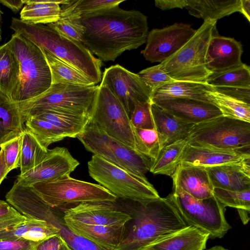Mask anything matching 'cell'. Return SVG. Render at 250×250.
I'll use <instances>...</instances> for the list:
<instances>
[{"label": "cell", "instance_id": "obj_1", "mask_svg": "<svg viewBox=\"0 0 250 250\" xmlns=\"http://www.w3.org/2000/svg\"><path fill=\"white\" fill-rule=\"evenodd\" d=\"M84 27L82 43L101 61H114L124 52L146 42L147 17L142 12L119 6L81 16Z\"/></svg>", "mask_w": 250, "mask_h": 250}, {"label": "cell", "instance_id": "obj_2", "mask_svg": "<svg viewBox=\"0 0 250 250\" xmlns=\"http://www.w3.org/2000/svg\"><path fill=\"white\" fill-rule=\"evenodd\" d=\"M131 202L127 212L132 219L116 250H143L189 226L167 196L145 203Z\"/></svg>", "mask_w": 250, "mask_h": 250}, {"label": "cell", "instance_id": "obj_3", "mask_svg": "<svg viewBox=\"0 0 250 250\" xmlns=\"http://www.w3.org/2000/svg\"><path fill=\"white\" fill-rule=\"evenodd\" d=\"M10 28L80 71L96 85L102 80V61L81 42L68 39L48 25L12 18Z\"/></svg>", "mask_w": 250, "mask_h": 250}, {"label": "cell", "instance_id": "obj_4", "mask_svg": "<svg viewBox=\"0 0 250 250\" xmlns=\"http://www.w3.org/2000/svg\"><path fill=\"white\" fill-rule=\"evenodd\" d=\"M8 43L20 65V83L13 101H27L47 90L52 85V76L42 48L17 33Z\"/></svg>", "mask_w": 250, "mask_h": 250}, {"label": "cell", "instance_id": "obj_5", "mask_svg": "<svg viewBox=\"0 0 250 250\" xmlns=\"http://www.w3.org/2000/svg\"><path fill=\"white\" fill-rule=\"evenodd\" d=\"M215 21H204L194 35L177 52L159 63L161 68L177 81L206 83L211 74L206 66V53L215 34Z\"/></svg>", "mask_w": 250, "mask_h": 250}, {"label": "cell", "instance_id": "obj_6", "mask_svg": "<svg viewBox=\"0 0 250 250\" xmlns=\"http://www.w3.org/2000/svg\"><path fill=\"white\" fill-rule=\"evenodd\" d=\"M99 85L52 84L45 92L27 101L17 103L27 118L44 110H54L89 115Z\"/></svg>", "mask_w": 250, "mask_h": 250}, {"label": "cell", "instance_id": "obj_7", "mask_svg": "<svg viewBox=\"0 0 250 250\" xmlns=\"http://www.w3.org/2000/svg\"><path fill=\"white\" fill-rule=\"evenodd\" d=\"M87 166L89 175L117 198L145 203L160 198L148 181L141 179L100 156L93 155Z\"/></svg>", "mask_w": 250, "mask_h": 250}, {"label": "cell", "instance_id": "obj_8", "mask_svg": "<svg viewBox=\"0 0 250 250\" xmlns=\"http://www.w3.org/2000/svg\"><path fill=\"white\" fill-rule=\"evenodd\" d=\"M173 192L167 197L188 226L208 234L209 238H222L231 228L225 217V207L214 196L194 198L173 183Z\"/></svg>", "mask_w": 250, "mask_h": 250}, {"label": "cell", "instance_id": "obj_9", "mask_svg": "<svg viewBox=\"0 0 250 250\" xmlns=\"http://www.w3.org/2000/svg\"><path fill=\"white\" fill-rule=\"evenodd\" d=\"M77 138L87 151L148 181L145 174L149 171L150 159L109 136L91 121Z\"/></svg>", "mask_w": 250, "mask_h": 250}, {"label": "cell", "instance_id": "obj_10", "mask_svg": "<svg viewBox=\"0 0 250 250\" xmlns=\"http://www.w3.org/2000/svg\"><path fill=\"white\" fill-rule=\"evenodd\" d=\"M188 144L250 152V123L223 115L194 125Z\"/></svg>", "mask_w": 250, "mask_h": 250}, {"label": "cell", "instance_id": "obj_11", "mask_svg": "<svg viewBox=\"0 0 250 250\" xmlns=\"http://www.w3.org/2000/svg\"><path fill=\"white\" fill-rule=\"evenodd\" d=\"M42 199L53 208L89 202L115 203L117 198L107 189L69 175L31 186Z\"/></svg>", "mask_w": 250, "mask_h": 250}, {"label": "cell", "instance_id": "obj_12", "mask_svg": "<svg viewBox=\"0 0 250 250\" xmlns=\"http://www.w3.org/2000/svg\"><path fill=\"white\" fill-rule=\"evenodd\" d=\"M90 121L109 136L136 150L129 117L118 100L104 85H99L90 113Z\"/></svg>", "mask_w": 250, "mask_h": 250}, {"label": "cell", "instance_id": "obj_13", "mask_svg": "<svg viewBox=\"0 0 250 250\" xmlns=\"http://www.w3.org/2000/svg\"><path fill=\"white\" fill-rule=\"evenodd\" d=\"M100 84L108 88L129 117L137 103L151 101L152 91L138 75L119 64L105 69Z\"/></svg>", "mask_w": 250, "mask_h": 250}, {"label": "cell", "instance_id": "obj_14", "mask_svg": "<svg viewBox=\"0 0 250 250\" xmlns=\"http://www.w3.org/2000/svg\"><path fill=\"white\" fill-rule=\"evenodd\" d=\"M195 32L191 25L183 23L153 29L148 32L141 53L147 61L161 63L180 50Z\"/></svg>", "mask_w": 250, "mask_h": 250}, {"label": "cell", "instance_id": "obj_15", "mask_svg": "<svg viewBox=\"0 0 250 250\" xmlns=\"http://www.w3.org/2000/svg\"><path fill=\"white\" fill-rule=\"evenodd\" d=\"M79 164L66 148L56 147L48 149L39 164L29 171L18 175L16 180L24 186L54 180L70 175Z\"/></svg>", "mask_w": 250, "mask_h": 250}, {"label": "cell", "instance_id": "obj_16", "mask_svg": "<svg viewBox=\"0 0 250 250\" xmlns=\"http://www.w3.org/2000/svg\"><path fill=\"white\" fill-rule=\"evenodd\" d=\"M110 202L81 203L66 209L62 219L89 225L120 227L126 225L132 216Z\"/></svg>", "mask_w": 250, "mask_h": 250}, {"label": "cell", "instance_id": "obj_17", "mask_svg": "<svg viewBox=\"0 0 250 250\" xmlns=\"http://www.w3.org/2000/svg\"><path fill=\"white\" fill-rule=\"evenodd\" d=\"M250 158V152L187 144L179 162V166L204 167L237 163Z\"/></svg>", "mask_w": 250, "mask_h": 250}, {"label": "cell", "instance_id": "obj_18", "mask_svg": "<svg viewBox=\"0 0 250 250\" xmlns=\"http://www.w3.org/2000/svg\"><path fill=\"white\" fill-rule=\"evenodd\" d=\"M243 48L233 38L214 34L211 38L206 53V66L211 73H218L241 65Z\"/></svg>", "mask_w": 250, "mask_h": 250}, {"label": "cell", "instance_id": "obj_19", "mask_svg": "<svg viewBox=\"0 0 250 250\" xmlns=\"http://www.w3.org/2000/svg\"><path fill=\"white\" fill-rule=\"evenodd\" d=\"M151 102L187 123L195 125L222 115L214 104L189 98H171Z\"/></svg>", "mask_w": 250, "mask_h": 250}, {"label": "cell", "instance_id": "obj_20", "mask_svg": "<svg viewBox=\"0 0 250 250\" xmlns=\"http://www.w3.org/2000/svg\"><path fill=\"white\" fill-rule=\"evenodd\" d=\"M62 223L73 234L92 243L100 250H116L127 228L126 225L110 227L86 224L66 219H63Z\"/></svg>", "mask_w": 250, "mask_h": 250}, {"label": "cell", "instance_id": "obj_21", "mask_svg": "<svg viewBox=\"0 0 250 250\" xmlns=\"http://www.w3.org/2000/svg\"><path fill=\"white\" fill-rule=\"evenodd\" d=\"M205 168L213 188L236 191L250 189V158Z\"/></svg>", "mask_w": 250, "mask_h": 250}, {"label": "cell", "instance_id": "obj_22", "mask_svg": "<svg viewBox=\"0 0 250 250\" xmlns=\"http://www.w3.org/2000/svg\"><path fill=\"white\" fill-rule=\"evenodd\" d=\"M173 183L195 199L202 200L213 196V187L205 167L178 166L171 176Z\"/></svg>", "mask_w": 250, "mask_h": 250}, {"label": "cell", "instance_id": "obj_23", "mask_svg": "<svg viewBox=\"0 0 250 250\" xmlns=\"http://www.w3.org/2000/svg\"><path fill=\"white\" fill-rule=\"evenodd\" d=\"M151 110L163 147L187 139L194 125L183 121L152 102Z\"/></svg>", "mask_w": 250, "mask_h": 250}, {"label": "cell", "instance_id": "obj_24", "mask_svg": "<svg viewBox=\"0 0 250 250\" xmlns=\"http://www.w3.org/2000/svg\"><path fill=\"white\" fill-rule=\"evenodd\" d=\"M208 238V234L189 226L143 250H204Z\"/></svg>", "mask_w": 250, "mask_h": 250}, {"label": "cell", "instance_id": "obj_25", "mask_svg": "<svg viewBox=\"0 0 250 250\" xmlns=\"http://www.w3.org/2000/svg\"><path fill=\"white\" fill-rule=\"evenodd\" d=\"M211 90H213V87L207 83L175 81L154 90L151 94V101L183 98L212 103L208 95V92Z\"/></svg>", "mask_w": 250, "mask_h": 250}, {"label": "cell", "instance_id": "obj_26", "mask_svg": "<svg viewBox=\"0 0 250 250\" xmlns=\"http://www.w3.org/2000/svg\"><path fill=\"white\" fill-rule=\"evenodd\" d=\"M25 128L17 104L0 91V146L21 136Z\"/></svg>", "mask_w": 250, "mask_h": 250}, {"label": "cell", "instance_id": "obj_27", "mask_svg": "<svg viewBox=\"0 0 250 250\" xmlns=\"http://www.w3.org/2000/svg\"><path fill=\"white\" fill-rule=\"evenodd\" d=\"M59 234L60 229L58 226L44 220L27 218L12 229L0 234V239L21 238L41 243Z\"/></svg>", "mask_w": 250, "mask_h": 250}, {"label": "cell", "instance_id": "obj_28", "mask_svg": "<svg viewBox=\"0 0 250 250\" xmlns=\"http://www.w3.org/2000/svg\"><path fill=\"white\" fill-rule=\"evenodd\" d=\"M240 0H188L186 8L190 15L204 21H217L240 11Z\"/></svg>", "mask_w": 250, "mask_h": 250}, {"label": "cell", "instance_id": "obj_29", "mask_svg": "<svg viewBox=\"0 0 250 250\" xmlns=\"http://www.w3.org/2000/svg\"><path fill=\"white\" fill-rule=\"evenodd\" d=\"M19 62L7 42L0 46V91L14 100L20 83Z\"/></svg>", "mask_w": 250, "mask_h": 250}, {"label": "cell", "instance_id": "obj_30", "mask_svg": "<svg viewBox=\"0 0 250 250\" xmlns=\"http://www.w3.org/2000/svg\"><path fill=\"white\" fill-rule=\"evenodd\" d=\"M31 117L51 123L65 133L67 137L71 138H77L82 134L90 121L89 115L49 110L40 112Z\"/></svg>", "mask_w": 250, "mask_h": 250}, {"label": "cell", "instance_id": "obj_31", "mask_svg": "<svg viewBox=\"0 0 250 250\" xmlns=\"http://www.w3.org/2000/svg\"><path fill=\"white\" fill-rule=\"evenodd\" d=\"M62 0H24L21 20L33 24H49L56 22L60 17Z\"/></svg>", "mask_w": 250, "mask_h": 250}, {"label": "cell", "instance_id": "obj_32", "mask_svg": "<svg viewBox=\"0 0 250 250\" xmlns=\"http://www.w3.org/2000/svg\"><path fill=\"white\" fill-rule=\"evenodd\" d=\"M187 144V139L163 147L151 160L149 171L171 177L179 166L180 158Z\"/></svg>", "mask_w": 250, "mask_h": 250}, {"label": "cell", "instance_id": "obj_33", "mask_svg": "<svg viewBox=\"0 0 250 250\" xmlns=\"http://www.w3.org/2000/svg\"><path fill=\"white\" fill-rule=\"evenodd\" d=\"M50 69L52 84L64 83L83 85H95L84 75L54 55L42 49Z\"/></svg>", "mask_w": 250, "mask_h": 250}, {"label": "cell", "instance_id": "obj_34", "mask_svg": "<svg viewBox=\"0 0 250 250\" xmlns=\"http://www.w3.org/2000/svg\"><path fill=\"white\" fill-rule=\"evenodd\" d=\"M60 19L55 22L47 24L60 35L82 43L84 27L80 22L81 16L73 11L68 0L61 4Z\"/></svg>", "mask_w": 250, "mask_h": 250}, {"label": "cell", "instance_id": "obj_35", "mask_svg": "<svg viewBox=\"0 0 250 250\" xmlns=\"http://www.w3.org/2000/svg\"><path fill=\"white\" fill-rule=\"evenodd\" d=\"M37 137L25 128L21 135L20 157V174L35 167L42 160L48 151Z\"/></svg>", "mask_w": 250, "mask_h": 250}, {"label": "cell", "instance_id": "obj_36", "mask_svg": "<svg viewBox=\"0 0 250 250\" xmlns=\"http://www.w3.org/2000/svg\"><path fill=\"white\" fill-rule=\"evenodd\" d=\"M206 83L212 87L229 86L250 88V68L243 63L235 68L211 73Z\"/></svg>", "mask_w": 250, "mask_h": 250}, {"label": "cell", "instance_id": "obj_37", "mask_svg": "<svg viewBox=\"0 0 250 250\" xmlns=\"http://www.w3.org/2000/svg\"><path fill=\"white\" fill-rule=\"evenodd\" d=\"M208 95L210 102L219 109L223 116L250 123V104L213 90L209 91Z\"/></svg>", "mask_w": 250, "mask_h": 250}, {"label": "cell", "instance_id": "obj_38", "mask_svg": "<svg viewBox=\"0 0 250 250\" xmlns=\"http://www.w3.org/2000/svg\"><path fill=\"white\" fill-rule=\"evenodd\" d=\"M25 126L46 148L50 144L67 137L65 134L57 126L42 119L29 117L25 120Z\"/></svg>", "mask_w": 250, "mask_h": 250}, {"label": "cell", "instance_id": "obj_39", "mask_svg": "<svg viewBox=\"0 0 250 250\" xmlns=\"http://www.w3.org/2000/svg\"><path fill=\"white\" fill-rule=\"evenodd\" d=\"M136 150L142 154L154 159L163 147L155 128L145 129L133 127Z\"/></svg>", "mask_w": 250, "mask_h": 250}, {"label": "cell", "instance_id": "obj_40", "mask_svg": "<svg viewBox=\"0 0 250 250\" xmlns=\"http://www.w3.org/2000/svg\"><path fill=\"white\" fill-rule=\"evenodd\" d=\"M213 194L225 207L234 208L237 210L250 211V189L236 191L214 188Z\"/></svg>", "mask_w": 250, "mask_h": 250}, {"label": "cell", "instance_id": "obj_41", "mask_svg": "<svg viewBox=\"0 0 250 250\" xmlns=\"http://www.w3.org/2000/svg\"><path fill=\"white\" fill-rule=\"evenodd\" d=\"M151 104V101L137 103L129 117L133 127L145 129L155 128Z\"/></svg>", "mask_w": 250, "mask_h": 250}, {"label": "cell", "instance_id": "obj_42", "mask_svg": "<svg viewBox=\"0 0 250 250\" xmlns=\"http://www.w3.org/2000/svg\"><path fill=\"white\" fill-rule=\"evenodd\" d=\"M124 0H69L73 11L80 16L119 6Z\"/></svg>", "mask_w": 250, "mask_h": 250}, {"label": "cell", "instance_id": "obj_43", "mask_svg": "<svg viewBox=\"0 0 250 250\" xmlns=\"http://www.w3.org/2000/svg\"><path fill=\"white\" fill-rule=\"evenodd\" d=\"M137 74L152 93L157 88L175 81L161 68L159 64L143 69Z\"/></svg>", "mask_w": 250, "mask_h": 250}, {"label": "cell", "instance_id": "obj_44", "mask_svg": "<svg viewBox=\"0 0 250 250\" xmlns=\"http://www.w3.org/2000/svg\"><path fill=\"white\" fill-rule=\"evenodd\" d=\"M21 135L0 146L3 151L5 164L9 171L20 167Z\"/></svg>", "mask_w": 250, "mask_h": 250}, {"label": "cell", "instance_id": "obj_45", "mask_svg": "<svg viewBox=\"0 0 250 250\" xmlns=\"http://www.w3.org/2000/svg\"><path fill=\"white\" fill-rule=\"evenodd\" d=\"M60 229V234L72 250H100L92 243L70 231L58 219L55 223Z\"/></svg>", "mask_w": 250, "mask_h": 250}, {"label": "cell", "instance_id": "obj_46", "mask_svg": "<svg viewBox=\"0 0 250 250\" xmlns=\"http://www.w3.org/2000/svg\"><path fill=\"white\" fill-rule=\"evenodd\" d=\"M212 87L214 91L250 104V88L229 86Z\"/></svg>", "mask_w": 250, "mask_h": 250}, {"label": "cell", "instance_id": "obj_47", "mask_svg": "<svg viewBox=\"0 0 250 250\" xmlns=\"http://www.w3.org/2000/svg\"><path fill=\"white\" fill-rule=\"evenodd\" d=\"M39 243L21 238L0 239V250H33Z\"/></svg>", "mask_w": 250, "mask_h": 250}, {"label": "cell", "instance_id": "obj_48", "mask_svg": "<svg viewBox=\"0 0 250 250\" xmlns=\"http://www.w3.org/2000/svg\"><path fill=\"white\" fill-rule=\"evenodd\" d=\"M70 247L60 234L39 243L35 250H69Z\"/></svg>", "mask_w": 250, "mask_h": 250}, {"label": "cell", "instance_id": "obj_49", "mask_svg": "<svg viewBox=\"0 0 250 250\" xmlns=\"http://www.w3.org/2000/svg\"><path fill=\"white\" fill-rule=\"evenodd\" d=\"M22 215L14 207L0 200V222L17 218Z\"/></svg>", "mask_w": 250, "mask_h": 250}, {"label": "cell", "instance_id": "obj_50", "mask_svg": "<svg viewBox=\"0 0 250 250\" xmlns=\"http://www.w3.org/2000/svg\"><path fill=\"white\" fill-rule=\"evenodd\" d=\"M188 0H156L155 6L162 10L186 8Z\"/></svg>", "mask_w": 250, "mask_h": 250}, {"label": "cell", "instance_id": "obj_51", "mask_svg": "<svg viewBox=\"0 0 250 250\" xmlns=\"http://www.w3.org/2000/svg\"><path fill=\"white\" fill-rule=\"evenodd\" d=\"M27 218L24 215L0 222V234L13 229L16 225L25 221Z\"/></svg>", "mask_w": 250, "mask_h": 250}, {"label": "cell", "instance_id": "obj_52", "mask_svg": "<svg viewBox=\"0 0 250 250\" xmlns=\"http://www.w3.org/2000/svg\"><path fill=\"white\" fill-rule=\"evenodd\" d=\"M0 3L12 10L14 12H18L24 3L23 0H0Z\"/></svg>", "mask_w": 250, "mask_h": 250}, {"label": "cell", "instance_id": "obj_53", "mask_svg": "<svg viewBox=\"0 0 250 250\" xmlns=\"http://www.w3.org/2000/svg\"><path fill=\"white\" fill-rule=\"evenodd\" d=\"M9 170L5 164L3 151L0 150V185L2 181L5 178Z\"/></svg>", "mask_w": 250, "mask_h": 250}, {"label": "cell", "instance_id": "obj_54", "mask_svg": "<svg viewBox=\"0 0 250 250\" xmlns=\"http://www.w3.org/2000/svg\"><path fill=\"white\" fill-rule=\"evenodd\" d=\"M240 11L248 20L250 21V0H240Z\"/></svg>", "mask_w": 250, "mask_h": 250}, {"label": "cell", "instance_id": "obj_55", "mask_svg": "<svg viewBox=\"0 0 250 250\" xmlns=\"http://www.w3.org/2000/svg\"><path fill=\"white\" fill-rule=\"evenodd\" d=\"M2 12L0 10V41L1 40V20H2Z\"/></svg>", "mask_w": 250, "mask_h": 250}, {"label": "cell", "instance_id": "obj_56", "mask_svg": "<svg viewBox=\"0 0 250 250\" xmlns=\"http://www.w3.org/2000/svg\"><path fill=\"white\" fill-rule=\"evenodd\" d=\"M69 250H72L71 249V248H70V249H69Z\"/></svg>", "mask_w": 250, "mask_h": 250}, {"label": "cell", "instance_id": "obj_57", "mask_svg": "<svg viewBox=\"0 0 250 250\" xmlns=\"http://www.w3.org/2000/svg\"></svg>", "mask_w": 250, "mask_h": 250}]
</instances>
